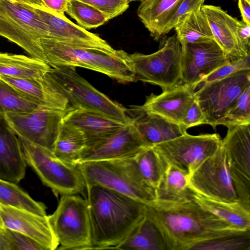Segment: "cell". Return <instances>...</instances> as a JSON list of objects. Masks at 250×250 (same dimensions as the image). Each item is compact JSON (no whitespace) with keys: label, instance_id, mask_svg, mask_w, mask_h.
Instances as JSON below:
<instances>
[{"label":"cell","instance_id":"cell-1","mask_svg":"<svg viewBox=\"0 0 250 250\" xmlns=\"http://www.w3.org/2000/svg\"><path fill=\"white\" fill-rule=\"evenodd\" d=\"M144 213L158 229L166 250H198L209 241L248 230L229 225L194 199L177 202L155 200L145 204Z\"/></svg>","mask_w":250,"mask_h":250},{"label":"cell","instance_id":"cell-2","mask_svg":"<svg viewBox=\"0 0 250 250\" xmlns=\"http://www.w3.org/2000/svg\"><path fill=\"white\" fill-rule=\"evenodd\" d=\"M91 249H114L144 214L145 204L104 187L86 186Z\"/></svg>","mask_w":250,"mask_h":250},{"label":"cell","instance_id":"cell-3","mask_svg":"<svg viewBox=\"0 0 250 250\" xmlns=\"http://www.w3.org/2000/svg\"><path fill=\"white\" fill-rule=\"evenodd\" d=\"M41 44L51 67L79 66L104 74L119 83L135 82L129 54L123 50L113 52L72 46L47 38Z\"/></svg>","mask_w":250,"mask_h":250},{"label":"cell","instance_id":"cell-4","mask_svg":"<svg viewBox=\"0 0 250 250\" xmlns=\"http://www.w3.org/2000/svg\"><path fill=\"white\" fill-rule=\"evenodd\" d=\"M86 186L100 185L144 204L156 200V191L140 174L133 158L82 162L77 165Z\"/></svg>","mask_w":250,"mask_h":250},{"label":"cell","instance_id":"cell-5","mask_svg":"<svg viewBox=\"0 0 250 250\" xmlns=\"http://www.w3.org/2000/svg\"><path fill=\"white\" fill-rule=\"evenodd\" d=\"M0 36L48 64L41 44V39L48 38L46 26L30 2L0 0Z\"/></svg>","mask_w":250,"mask_h":250},{"label":"cell","instance_id":"cell-6","mask_svg":"<svg viewBox=\"0 0 250 250\" xmlns=\"http://www.w3.org/2000/svg\"><path fill=\"white\" fill-rule=\"evenodd\" d=\"M27 165L56 194L86 196V185L77 165L61 160L53 151L18 137Z\"/></svg>","mask_w":250,"mask_h":250},{"label":"cell","instance_id":"cell-7","mask_svg":"<svg viewBox=\"0 0 250 250\" xmlns=\"http://www.w3.org/2000/svg\"><path fill=\"white\" fill-rule=\"evenodd\" d=\"M54 83L67 98L69 108L94 111L127 124V109L98 90L77 72L75 67H51L48 72Z\"/></svg>","mask_w":250,"mask_h":250},{"label":"cell","instance_id":"cell-8","mask_svg":"<svg viewBox=\"0 0 250 250\" xmlns=\"http://www.w3.org/2000/svg\"><path fill=\"white\" fill-rule=\"evenodd\" d=\"M61 250L91 249V226L86 199L78 194L62 195L54 212L48 216Z\"/></svg>","mask_w":250,"mask_h":250},{"label":"cell","instance_id":"cell-9","mask_svg":"<svg viewBox=\"0 0 250 250\" xmlns=\"http://www.w3.org/2000/svg\"><path fill=\"white\" fill-rule=\"evenodd\" d=\"M137 81L160 86L163 90L180 83L182 47L176 35L167 38L156 52L129 54Z\"/></svg>","mask_w":250,"mask_h":250},{"label":"cell","instance_id":"cell-10","mask_svg":"<svg viewBox=\"0 0 250 250\" xmlns=\"http://www.w3.org/2000/svg\"><path fill=\"white\" fill-rule=\"evenodd\" d=\"M249 85L250 69L200 85L194 96L205 116V124L213 128L222 125L229 110Z\"/></svg>","mask_w":250,"mask_h":250},{"label":"cell","instance_id":"cell-11","mask_svg":"<svg viewBox=\"0 0 250 250\" xmlns=\"http://www.w3.org/2000/svg\"><path fill=\"white\" fill-rule=\"evenodd\" d=\"M221 142L217 133L193 135L186 133L152 146L167 163L186 171L189 176L217 150Z\"/></svg>","mask_w":250,"mask_h":250},{"label":"cell","instance_id":"cell-12","mask_svg":"<svg viewBox=\"0 0 250 250\" xmlns=\"http://www.w3.org/2000/svg\"><path fill=\"white\" fill-rule=\"evenodd\" d=\"M221 145L237 198L250 208V124L228 127Z\"/></svg>","mask_w":250,"mask_h":250},{"label":"cell","instance_id":"cell-13","mask_svg":"<svg viewBox=\"0 0 250 250\" xmlns=\"http://www.w3.org/2000/svg\"><path fill=\"white\" fill-rule=\"evenodd\" d=\"M66 111L40 107L7 112L4 118L18 137L53 151Z\"/></svg>","mask_w":250,"mask_h":250},{"label":"cell","instance_id":"cell-14","mask_svg":"<svg viewBox=\"0 0 250 250\" xmlns=\"http://www.w3.org/2000/svg\"><path fill=\"white\" fill-rule=\"evenodd\" d=\"M188 185L195 193L226 201L237 200L222 145L188 176Z\"/></svg>","mask_w":250,"mask_h":250},{"label":"cell","instance_id":"cell-15","mask_svg":"<svg viewBox=\"0 0 250 250\" xmlns=\"http://www.w3.org/2000/svg\"><path fill=\"white\" fill-rule=\"evenodd\" d=\"M181 44L180 83L194 90L208 75L230 61L214 40Z\"/></svg>","mask_w":250,"mask_h":250},{"label":"cell","instance_id":"cell-16","mask_svg":"<svg viewBox=\"0 0 250 250\" xmlns=\"http://www.w3.org/2000/svg\"><path fill=\"white\" fill-rule=\"evenodd\" d=\"M45 23L48 38L70 45L113 52L108 42L97 34L90 32L67 19L45 7L42 3L30 2Z\"/></svg>","mask_w":250,"mask_h":250},{"label":"cell","instance_id":"cell-17","mask_svg":"<svg viewBox=\"0 0 250 250\" xmlns=\"http://www.w3.org/2000/svg\"><path fill=\"white\" fill-rule=\"evenodd\" d=\"M148 146H151L144 140L131 119V121L108 138L86 148L79 163L133 158Z\"/></svg>","mask_w":250,"mask_h":250},{"label":"cell","instance_id":"cell-18","mask_svg":"<svg viewBox=\"0 0 250 250\" xmlns=\"http://www.w3.org/2000/svg\"><path fill=\"white\" fill-rule=\"evenodd\" d=\"M0 216L5 228L28 236L45 250H54L59 246L49 223L48 216L0 203Z\"/></svg>","mask_w":250,"mask_h":250},{"label":"cell","instance_id":"cell-19","mask_svg":"<svg viewBox=\"0 0 250 250\" xmlns=\"http://www.w3.org/2000/svg\"><path fill=\"white\" fill-rule=\"evenodd\" d=\"M201 10L207 18L214 40L230 61L250 54V50L245 47L238 37L236 18L219 6L204 4Z\"/></svg>","mask_w":250,"mask_h":250},{"label":"cell","instance_id":"cell-20","mask_svg":"<svg viewBox=\"0 0 250 250\" xmlns=\"http://www.w3.org/2000/svg\"><path fill=\"white\" fill-rule=\"evenodd\" d=\"M194 92L191 88L179 83L163 90L160 94L151 93L140 106L146 112L182 125L187 112L195 100Z\"/></svg>","mask_w":250,"mask_h":250},{"label":"cell","instance_id":"cell-21","mask_svg":"<svg viewBox=\"0 0 250 250\" xmlns=\"http://www.w3.org/2000/svg\"><path fill=\"white\" fill-rule=\"evenodd\" d=\"M0 79L31 99L41 107L66 111L69 109L67 98L60 91L48 72L34 79L0 76Z\"/></svg>","mask_w":250,"mask_h":250},{"label":"cell","instance_id":"cell-22","mask_svg":"<svg viewBox=\"0 0 250 250\" xmlns=\"http://www.w3.org/2000/svg\"><path fill=\"white\" fill-rule=\"evenodd\" d=\"M63 121L83 133L86 148L104 140L127 124L98 112L73 108L66 110Z\"/></svg>","mask_w":250,"mask_h":250},{"label":"cell","instance_id":"cell-23","mask_svg":"<svg viewBox=\"0 0 250 250\" xmlns=\"http://www.w3.org/2000/svg\"><path fill=\"white\" fill-rule=\"evenodd\" d=\"M26 165L18 136L0 118V179L18 183L25 176Z\"/></svg>","mask_w":250,"mask_h":250},{"label":"cell","instance_id":"cell-24","mask_svg":"<svg viewBox=\"0 0 250 250\" xmlns=\"http://www.w3.org/2000/svg\"><path fill=\"white\" fill-rule=\"evenodd\" d=\"M131 118L137 130L150 146L161 143L187 133L179 124L170 122L158 115L149 113L140 106L132 109Z\"/></svg>","mask_w":250,"mask_h":250},{"label":"cell","instance_id":"cell-25","mask_svg":"<svg viewBox=\"0 0 250 250\" xmlns=\"http://www.w3.org/2000/svg\"><path fill=\"white\" fill-rule=\"evenodd\" d=\"M183 0H142L137 14L140 20L155 41L162 37L165 25Z\"/></svg>","mask_w":250,"mask_h":250},{"label":"cell","instance_id":"cell-26","mask_svg":"<svg viewBox=\"0 0 250 250\" xmlns=\"http://www.w3.org/2000/svg\"><path fill=\"white\" fill-rule=\"evenodd\" d=\"M194 200L203 208L240 229H250V208L238 199L226 201L194 192Z\"/></svg>","mask_w":250,"mask_h":250},{"label":"cell","instance_id":"cell-27","mask_svg":"<svg viewBox=\"0 0 250 250\" xmlns=\"http://www.w3.org/2000/svg\"><path fill=\"white\" fill-rule=\"evenodd\" d=\"M51 68L46 62L31 56L0 52V76L34 79L42 77Z\"/></svg>","mask_w":250,"mask_h":250},{"label":"cell","instance_id":"cell-28","mask_svg":"<svg viewBox=\"0 0 250 250\" xmlns=\"http://www.w3.org/2000/svg\"><path fill=\"white\" fill-rule=\"evenodd\" d=\"M188 178L186 171L167 163L156 190V200L177 202L193 199L195 192L189 187Z\"/></svg>","mask_w":250,"mask_h":250},{"label":"cell","instance_id":"cell-29","mask_svg":"<svg viewBox=\"0 0 250 250\" xmlns=\"http://www.w3.org/2000/svg\"><path fill=\"white\" fill-rule=\"evenodd\" d=\"M86 148L83 133L75 126L62 121L53 152L61 160L76 166Z\"/></svg>","mask_w":250,"mask_h":250},{"label":"cell","instance_id":"cell-30","mask_svg":"<svg viewBox=\"0 0 250 250\" xmlns=\"http://www.w3.org/2000/svg\"><path fill=\"white\" fill-rule=\"evenodd\" d=\"M115 249L166 250L160 232L145 213Z\"/></svg>","mask_w":250,"mask_h":250},{"label":"cell","instance_id":"cell-31","mask_svg":"<svg viewBox=\"0 0 250 250\" xmlns=\"http://www.w3.org/2000/svg\"><path fill=\"white\" fill-rule=\"evenodd\" d=\"M174 29L181 44L214 40L207 18L201 8L187 14Z\"/></svg>","mask_w":250,"mask_h":250},{"label":"cell","instance_id":"cell-32","mask_svg":"<svg viewBox=\"0 0 250 250\" xmlns=\"http://www.w3.org/2000/svg\"><path fill=\"white\" fill-rule=\"evenodd\" d=\"M133 159L143 180L156 191L167 163L152 146L140 151Z\"/></svg>","mask_w":250,"mask_h":250},{"label":"cell","instance_id":"cell-33","mask_svg":"<svg viewBox=\"0 0 250 250\" xmlns=\"http://www.w3.org/2000/svg\"><path fill=\"white\" fill-rule=\"evenodd\" d=\"M0 203L25 209L38 215H46V208L43 203L33 199L16 184L0 179Z\"/></svg>","mask_w":250,"mask_h":250},{"label":"cell","instance_id":"cell-34","mask_svg":"<svg viewBox=\"0 0 250 250\" xmlns=\"http://www.w3.org/2000/svg\"><path fill=\"white\" fill-rule=\"evenodd\" d=\"M40 107L31 99L0 79V118H4L7 112H27Z\"/></svg>","mask_w":250,"mask_h":250},{"label":"cell","instance_id":"cell-35","mask_svg":"<svg viewBox=\"0 0 250 250\" xmlns=\"http://www.w3.org/2000/svg\"><path fill=\"white\" fill-rule=\"evenodd\" d=\"M65 12L85 29L97 28L110 20L105 13L79 0H69Z\"/></svg>","mask_w":250,"mask_h":250},{"label":"cell","instance_id":"cell-36","mask_svg":"<svg viewBox=\"0 0 250 250\" xmlns=\"http://www.w3.org/2000/svg\"><path fill=\"white\" fill-rule=\"evenodd\" d=\"M250 124V85L242 92L229 110L222 125L229 127Z\"/></svg>","mask_w":250,"mask_h":250},{"label":"cell","instance_id":"cell-37","mask_svg":"<svg viewBox=\"0 0 250 250\" xmlns=\"http://www.w3.org/2000/svg\"><path fill=\"white\" fill-rule=\"evenodd\" d=\"M250 69V54L235 60L229 61L208 75L199 86L221 79L244 69Z\"/></svg>","mask_w":250,"mask_h":250},{"label":"cell","instance_id":"cell-38","mask_svg":"<svg viewBox=\"0 0 250 250\" xmlns=\"http://www.w3.org/2000/svg\"><path fill=\"white\" fill-rule=\"evenodd\" d=\"M106 14L110 20L122 15L129 7V0H79Z\"/></svg>","mask_w":250,"mask_h":250},{"label":"cell","instance_id":"cell-39","mask_svg":"<svg viewBox=\"0 0 250 250\" xmlns=\"http://www.w3.org/2000/svg\"><path fill=\"white\" fill-rule=\"evenodd\" d=\"M206 0H183L170 20L164 28L163 37L174 29L176 25L187 14L201 8Z\"/></svg>","mask_w":250,"mask_h":250},{"label":"cell","instance_id":"cell-40","mask_svg":"<svg viewBox=\"0 0 250 250\" xmlns=\"http://www.w3.org/2000/svg\"><path fill=\"white\" fill-rule=\"evenodd\" d=\"M13 250H45L33 239L17 231L5 228Z\"/></svg>","mask_w":250,"mask_h":250},{"label":"cell","instance_id":"cell-41","mask_svg":"<svg viewBox=\"0 0 250 250\" xmlns=\"http://www.w3.org/2000/svg\"><path fill=\"white\" fill-rule=\"evenodd\" d=\"M205 116L197 102L195 100L193 102L188 109L182 125L186 129L205 124Z\"/></svg>","mask_w":250,"mask_h":250},{"label":"cell","instance_id":"cell-42","mask_svg":"<svg viewBox=\"0 0 250 250\" xmlns=\"http://www.w3.org/2000/svg\"><path fill=\"white\" fill-rule=\"evenodd\" d=\"M237 32L243 45L247 50H250V25L248 24L242 20H238Z\"/></svg>","mask_w":250,"mask_h":250},{"label":"cell","instance_id":"cell-43","mask_svg":"<svg viewBox=\"0 0 250 250\" xmlns=\"http://www.w3.org/2000/svg\"><path fill=\"white\" fill-rule=\"evenodd\" d=\"M69 0H41L42 4L59 15L65 16Z\"/></svg>","mask_w":250,"mask_h":250},{"label":"cell","instance_id":"cell-44","mask_svg":"<svg viewBox=\"0 0 250 250\" xmlns=\"http://www.w3.org/2000/svg\"><path fill=\"white\" fill-rule=\"evenodd\" d=\"M238 5L242 21L250 25V1L248 0H238Z\"/></svg>","mask_w":250,"mask_h":250},{"label":"cell","instance_id":"cell-45","mask_svg":"<svg viewBox=\"0 0 250 250\" xmlns=\"http://www.w3.org/2000/svg\"><path fill=\"white\" fill-rule=\"evenodd\" d=\"M28 2H33L35 3H42L41 0H24Z\"/></svg>","mask_w":250,"mask_h":250},{"label":"cell","instance_id":"cell-46","mask_svg":"<svg viewBox=\"0 0 250 250\" xmlns=\"http://www.w3.org/2000/svg\"><path fill=\"white\" fill-rule=\"evenodd\" d=\"M5 228L4 227L3 222L2 221V220L1 219V217L0 216V231L4 229Z\"/></svg>","mask_w":250,"mask_h":250},{"label":"cell","instance_id":"cell-47","mask_svg":"<svg viewBox=\"0 0 250 250\" xmlns=\"http://www.w3.org/2000/svg\"><path fill=\"white\" fill-rule=\"evenodd\" d=\"M249 1H250V0H248Z\"/></svg>","mask_w":250,"mask_h":250}]
</instances>
